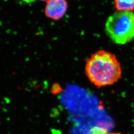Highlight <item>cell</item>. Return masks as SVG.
<instances>
[{"label": "cell", "mask_w": 134, "mask_h": 134, "mask_svg": "<svg viewBox=\"0 0 134 134\" xmlns=\"http://www.w3.org/2000/svg\"><path fill=\"white\" fill-rule=\"evenodd\" d=\"M40 1H43V2H46L47 1H48V0H40Z\"/></svg>", "instance_id": "ba28073f"}, {"label": "cell", "mask_w": 134, "mask_h": 134, "mask_svg": "<svg viewBox=\"0 0 134 134\" xmlns=\"http://www.w3.org/2000/svg\"><path fill=\"white\" fill-rule=\"evenodd\" d=\"M85 72L89 81L97 87L112 86L122 77L121 64L113 53L100 50L86 60Z\"/></svg>", "instance_id": "6da1fadb"}, {"label": "cell", "mask_w": 134, "mask_h": 134, "mask_svg": "<svg viewBox=\"0 0 134 134\" xmlns=\"http://www.w3.org/2000/svg\"><path fill=\"white\" fill-rule=\"evenodd\" d=\"M108 134H122L119 133H108Z\"/></svg>", "instance_id": "52a82bcc"}, {"label": "cell", "mask_w": 134, "mask_h": 134, "mask_svg": "<svg viewBox=\"0 0 134 134\" xmlns=\"http://www.w3.org/2000/svg\"><path fill=\"white\" fill-rule=\"evenodd\" d=\"M108 131L107 129L100 126H94L91 128L88 134H108Z\"/></svg>", "instance_id": "5b68a950"}, {"label": "cell", "mask_w": 134, "mask_h": 134, "mask_svg": "<svg viewBox=\"0 0 134 134\" xmlns=\"http://www.w3.org/2000/svg\"><path fill=\"white\" fill-rule=\"evenodd\" d=\"M44 9L46 17L54 20H58L63 18L68 9L67 0H48Z\"/></svg>", "instance_id": "3957f363"}, {"label": "cell", "mask_w": 134, "mask_h": 134, "mask_svg": "<svg viewBox=\"0 0 134 134\" xmlns=\"http://www.w3.org/2000/svg\"><path fill=\"white\" fill-rule=\"evenodd\" d=\"M116 11L134 10V0H113Z\"/></svg>", "instance_id": "277c9868"}, {"label": "cell", "mask_w": 134, "mask_h": 134, "mask_svg": "<svg viewBox=\"0 0 134 134\" xmlns=\"http://www.w3.org/2000/svg\"><path fill=\"white\" fill-rule=\"evenodd\" d=\"M23 1H24L25 2H31L33 0H23Z\"/></svg>", "instance_id": "8992f818"}, {"label": "cell", "mask_w": 134, "mask_h": 134, "mask_svg": "<svg viewBox=\"0 0 134 134\" xmlns=\"http://www.w3.org/2000/svg\"><path fill=\"white\" fill-rule=\"evenodd\" d=\"M105 32L117 44L124 45L134 39V13L116 11L109 16L105 23Z\"/></svg>", "instance_id": "7a4b0ae2"}]
</instances>
